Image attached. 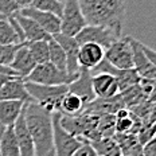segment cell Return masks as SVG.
I'll return each instance as SVG.
<instances>
[{"instance_id": "obj_9", "label": "cell", "mask_w": 156, "mask_h": 156, "mask_svg": "<svg viewBox=\"0 0 156 156\" xmlns=\"http://www.w3.org/2000/svg\"><path fill=\"white\" fill-rule=\"evenodd\" d=\"M57 43L63 48L65 55H66V71L69 76L77 78L80 76V65H78V51H80V44L76 41V38L65 37L62 34H57L53 37Z\"/></svg>"}, {"instance_id": "obj_30", "label": "cell", "mask_w": 156, "mask_h": 156, "mask_svg": "<svg viewBox=\"0 0 156 156\" xmlns=\"http://www.w3.org/2000/svg\"><path fill=\"white\" fill-rule=\"evenodd\" d=\"M73 156H98V154H97V151L93 148V145L90 143H85L74 152Z\"/></svg>"}, {"instance_id": "obj_19", "label": "cell", "mask_w": 156, "mask_h": 156, "mask_svg": "<svg viewBox=\"0 0 156 156\" xmlns=\"http://www.w3.org/2000/svg\"><path fill=\"white\" fill-rule=\"evenodd\" d=\"M26 104L27 102L8 101V100L0 101V124H3L5 128L12 126L19 119V116L22 115Z\"/></svg>"}, {"instance_id": "obj_4", "label": "cell", "mask_w": 156, "mask_h": 156, "mask_svg": "<svg viewBox=\"0 0 156 156\" xmlns=\"http://www.w3.org/2000/svg\"><path fill=\"white\" fill-rule=\"evenodd\" d=\"M76 78L67 74V71L59 70L53 63L47 62L43 65H37L31 74L26 78V82L37 83V85H46V86H59V85H69Z\"/></svg>"}, {"instance_id": "obj_14", "label": "cell", "mask_w": 156, "mask_h": 156, "mask_svg": "<svg viewBox=\"0 0 156 156\" xmlns=\"http://www.w3.org/2000/svg\"><path fill=\"white\" fill-rule=\"evenodd\" d=\"M104 59H105V50L101 46L94 44V43L80 44L78 65H80L81 69H86V70L92 71Z\"/></svg>"}, {"instance_id": "obj_35", "label": "cell", "mask_w": 156, "mask_h": 156, "mask_svg": "<svg viewBox=\"0 0 156 156\" xmlns=\"http://www.w3.org/2000/svg\"><path fill=\"white\" fill-rule=\"evenodd\" d=\"M5 126L3 124H0V144H2V140H3V136H4V132H5Z\"/></svg>"}, {"instance_id": "obj_17", "label": "cell", "mask_w": 156, "mask_h": 156, "mask_svg": "<svg viewBox=\"0 0 156 156\" xmlns=\"http://www.w3.org/2000/svg\"><path fill=\"white\" fill-rule=\"evenodd\" d=\"M35 66H37V62H35L34 58H32L27 44L23 43L18 48V51H16V54H15V58L9 67L15 71L16 76L19 78L26 80V78L31 74V71L35 69Z\"/></svg>"}, {"instance_id": "obj_13", "label": "cell", "mask_w": 156, "mask_h": 156, "mask_svg": "<svg viewBox=\"0 0 156 156\" xmlns=\"http://www.w3.org/2000/svg\"><path fill=\"white\" fill-rule=\"evenodd\" d=\"M67 90H69L70 93L80 97L86 106L89 105V104H92L94 100H96V96H94V92H93V86H92V73L86 69H81L80 76L71 83L67 85Z\"/></svg>"}, {"instance_id": "obj_32", "label": "cell", "mask_w": 156, "mask_h": 156, "mask_svg": "<svg viewBox=\"0 0 156 156\" xmlns=\"http://www.w3.org/2000/svg\"><path fill=\"white\" fill-rule=\"evenodd\" d=\"M0 76H8V77H18L16 73L11 69L9 66H4V65H0Z\"/></svg>"}, {"instance_id": "obj_3", "label": "cell", "mask_w": 156, "mask_h": 156, "mask_svg": "<svg viewBox=\"0 0 156 156\" xmlns=\"http://www.w3.org/2000/svg\"><path fill=\"white\" fill-rule=\"evenodd\" d=\"M26 89L30 94L32 102L38 104L39 106H42L51 113L59 112L61 101L65 97V94L67 93V85L46 86L26 82Z\"/></svg>"}, {"instance_id": "obj_36", "label": "cell", "mask_w": 156, "mask_h": 156, "mask_svg": "<svg viewBox=\"0 0 156 156\" xmlns=\"http://www.w3.org/2000/svg\"><path fill=\"white\" fill-rule=\"evenodd\" d=\"M152 129H154V132L156 133V122H155V124H154V125H152Z\"/></svg>"}, {"instance_id": "obj_23", "label": "cell", "mask_w": 156, "mask_h": 156, "mask_svg": "<svg viewBox=\"0 0 156 156\" xmlns=\"http://www.w3.org/2000/svg\"><path fill=\"white\" fill-rule=\"evenodd\" d=\"M0 156H19V147L12 126H8L0 144Z\"/></svg>"}, {"instance_id": "obj_18", "label": "cell", "mask_w": 156, "mask_h": 156, "mask_svg": "<svg viewBox=\"0 0 156 156\" xmlns=\"http://www.w3.org/2000/svg\"><path fill=\"white\" fill-rule=\"evenodd\" d=\"M16 19V22L20 26L22 31H23V35L26 38V42H38V41H48L53 37L48 35L43 28L41 27L38 23H35L32 19L26 18L22 14H19V11L16 14L12 15Z\"/></svg>"}, {"instance_id": "obj_15", "label": "cell", "mask_w": 156, "mask_h": 156, "mask_svg": "<svg viewBox=\"0 0 156 156\" xmlns=\"http://www.w3.org/2000/svg\"><path fill=\"white\" fill-rule=\"evenodd\" d=\"M8 100V101H23L32 102L30 94L26 89L24 80L19 77H14L4 83L0 89V101Z\"/></svg>"}, {"instance_id": "obj_7", "label": "cell", "mask_w": 156, "mask_h": 156, "mask_svg": "<svg viewBox=\"0 0 156 156\" xmlns=\"http://www.w3.org/2000/svg\"><path fill=\"white\" fill-rule=\"evenodd\" d=\"M53 129H54V152L55 156H73L74 152L82 144L80 139L70 135L61 125V113H53Z\"/></svg>"}, {"instance_id": "obj_28", "label": "cell", "mask_w": 156, "mask_h": 156, "mask_svg": "<svg viewBox=\"0 0 156 156\" xmlns=\"http://www.w3.org/2000/svg\"><path fill=\"white\" fill-rule=\"evenodd\" d=\"M18 11H19V7L16 5V3L14 0H0V12H2L5 18L12 16Z\"/></svg>"}, {"instance_id": "obj_6", "label": "cell", "mask_w": 156, "mask_h": 156, "mask_svg": "<svg viewBox=\"0 0 156 156\" xmlns=\"http://www.w3.org/2000/svg\"><path fill=\"white\" fill-rule=\"evenodd\" d=\"M122 35L117 34L115 30L105 26H92L87 24L85 28L80 31V34L76 37V41L78 44H85V43H94L101 46L104 50L109 48L115 43L116 41L121 39Z\"/></svg>"}, {"instance_id": "obj_8", "label": "cell", "mask_w": 156, "mask_h": 156, "mask_svg": "<svg viewBox=\"0 0 156 156\" xmlns=\"http://www.w3.org/2000/svg\"><path fill=\"white\" fill-rule=\"evenodd\" d=\"M105 61L119 70L133 69V51L129 37H122L105 50Z\"/></svg>"}, {"instance_id": "obj_10", "label": "cell", "mask_w": 156, "mask_h": 156, "mask_svg": "<svg viewBox=\"0 0 156 156\" xmlns=\"http://www.w3.org/2000/svg\"><path fill=\"white\" fill-rule=\"evenodd\" d=\"M129 42L133 51V69L139 77L145 80H156V70L143 50V43L132 37H129Z\"/></svg>"}, {"instance_id": "obj_27", "label": "cell", "mask_w": 156, "mask_h": 156, "mask_svg": "<svg viewBox=\"0 0 156 156\" xmlns=\"http://www.w3.org/2000/svg\"><path fill=\"white\" fill-rule=\"evenodd\" d=\"M22 44H0V65L11 66L16 51Z\"/></svg>"}, {"instance_id": "obj_38", "label": "cell", "mask_w": 156, "mask_h": 156, "mask_svg": "<svg viewBox=\"0 0 156 156\" xmlns=\"http://www.w3.org/2000/svg\"><path fill=\"white\" fill-rule=\"evenodd\" d=\"M61 2H63V0H61Z\"/></svg>"}, {"instance_id": "obj_25", "label": "cell", "mask_w": 156, "mask_h": 156, "mask_svg": "<svg viewBox=\"0 0 156 156\" xmlns=\"http://www.w3.org/2000/svg\"><path fill=\"white\" fill-rule=\"evenodd\" d=\"M48 50H50V63L57 66L59 70L66 71V55L63 48L57 43L54 38L48 41Z\"/></svg>"}, {"instance_id": "obj_29", "label": "cell", "mask_w": 156, "mask_h": 156, "mask_svg": "<svg viewBox=\"0 0 156 156\" xmlns=\"http://www.w3.org/2000/svg\"><path fill=\"white\" fill-rule=\"evenodd\" d=\"M143 156H156V133L143 145Z\"/></svg>"}, {"instance_id": "obj_11", "label": "cell", "mask_w": 156, "mask_h": 156, "mask_svg": "<svg viewBox=\"0 0 156 156\" xmlns=\"http://www.w3.org/2000/svg\"><path fill=\"white\" fill-rule=\"evenodd\" d=\"M19 14H22L26 18L32 19L35 23H38L51 37H54V35L61 32V19L57 15L50 14V12L39 11V9L32 8V7L20 9Z\"/></svg>"}, {"instance_id": "obj_12", "label": "cell", "mask_w": 156, "mask_h": 156, "mask_svg": "<svg viewBox=\"0 0 156 156\" xmlns=\"http://www.w3.org/2000/svg\"><path fill=\"white\" fill-rule=\"evenodd\" d=\"M92 86L96 98H113L120 94L117 80L108 73L92 74Z\"/></svg>"}, {"instance_id": "obj_31", "label": "cell", "mask_w": 156, "mask_h": 156, "mask_svg": "<svg viewBox=\"0 0 156 156\" xmlns=\"http://www.w3.org/2000/svg\"><path fill=\"white\" fill-rule=\"evenodd\" d=\"M143 50H144L145 55L148 57V59L151 61V63L154 65V67L156 70V50H154V48H151L148 46H145V44H143Z\"/></svg>"}, {"instance_id": "obj_5", "label": "cell", "mask_w": 156, "mask_h": 156, "mask_svg": "<svg viewBox=\"0 0 156 156\" xmlns=\"http://www.w3.org/2000/svg\"><path fill=\"white\" fill-rule=\"evenodd\" d=\"M87 26L85 16L77 0H63V9L61 15V32L65 37L76 38L82 28Z\"/></svg>"}, {"instance_id": "obj_21", "label": "cell", "mask_w": 156, "mask_h": 156, "mask_svg": "<svg viewBox=\"0 0 156 156\" xmlns=\"http://www.w3.org/2000/svg\"><path fill=\"white\" fill-rule=\"evenodd\" d=\"M97 151L98 156H122L120 145L115 137H102L97 141L90 143Z\"/></svg>"}, {"instance_id": "obj_1", "label": "cell", "mask_w": 156, "mask_h": 156, "mask_svg": "<svg viewBox=\"0 0 156 156\" xmlns=\"http://www.w3.org/2000/svg\"><path fill=\"white\" fill-rule=\"evenodd\" d=\"M24 119L34 143L35 156H55L53 113L35 102L24 105Z\"/></svg>"}, {"instance_id": "obj_16", "label": "cell", "mask_w": 156, "mask_h": 156, "mask_svg": "<svg viewBox=\"0 0 156 156\" xmlns=\"http://www.w3.org/2000/svg\"><path fill=\"white\" fill-rule=\"evenodd\" d=\"M12 129H14L16 141H18L19 156H35L34 143H32L27 124H26L24 109H23V112H22V115L19 116V119L15 121V124L12 125Z\"/></svg>"}, {"instance_id": "obj_20", "label": "cell", "mask_w": 156, "mask_h": 156, "mask_svg": "<svg viewBox=\"0 0 156 156\" xmlns=\"http://www.w3.org/2000/svg\"><path fill=\"white\" fill-rule=\"evenodd\" d=\"M85 108H86V105L83 104L82 100L67 90V93L65 94V97L62 98V101H61L59 113L63 116L73 117V116L82 115L85 112Z\"/></svg>"}, {"instance_id": "obj_34", "label": "cell", "mask_w": 156, "mask_h": 156, "mask_svg": "<svg viewBox=\"0 0 156 156\" xmlns=\"http://www.w3.org/2000/svg\"><path fill=\"white\" fill-rule=\"evenodd\" d=\"M11 78H14V77H8V76H0V89H2V86L4 85L7 81H9Z\"/></svg>"}, {"instance_id": "obj_26", "label": "cell", "mask_w": 156, "mask_h": 156, "mask_svg": "<svg viewBox=\"0 0 156 156\" xmlns=\"http://www.w3.org/2000/svg\"><path fill=\"white\" fill-rule=\"evenodd\" d=\"M31 7L37 8L39 11L54 14L61 19L62 9H63V2H61V0H32Z\"/></svg>"}, {"instance_id": "obj_2", "label": "cell", "mask_w": 156, "mask_h": 156, "mask_svg": "<svg viewBox=\"0 0 156 156\" xmlns=\"http://www.w3.org/2000/svg\"><path fill=\"white\" fill-rule=\"evenodd\" d=\"M87 24L105 26L122 35L125 0H77Z\"/></svg>"}, {"instance_id": "obj_37", "label": "cell", "mask_w": 156, "mask_h": 156, "mask_svg": "<svg viewBox=\"0 0 156 156\" xmlns=\"http://www.w3.org/2000/svg\"><path fill=\"white\" fill-rule=\"evenodd\" d=\"M2 19H5V16L2 14V12H0V20H2Z\"/></svg>"}, {"instance_id": "obj_24", "label": "cell", "mask_w": 156, "mask_h": 156, "mask_svg": "<svg viewBox=\"0 0 156 156\" xmlns=\"http://www.w3.org/2000/svg\"><path fill=\"white\" fill-rule=\"evenodd\" d=\"M0 44H22L20 38L8 18L0 20Z\"/></svg>"}, {"instance_id": "obj_33", "label": "cell", "mask_w": 156, "mask_h": 156, "mask_svg": "<svg viewBox=\"0 0 156 156\" xmlns=\"http://www.w3.org/2000/svg\"><path fill=\"white\" fill-rule=\"evenodd\" d=\"M14 2L16 3V5L19 7V11H20V9H23V8L31 7L32 0H14Z\"/></svg>"}, {"instance_id": "obj_22", "label": "cell", "mask_w": 156, "mask_h": 156, "mask_svg": "<svg viewBox=\"0 0 156 156\" xmlns=\"http://www.w3.org/2000/svg\"><path fill=\"white\" fill-rule=\"evenodd\" d=\"M50 41V39H48ZM48 41L27 42V47L34 58L37 65H43L50 62V50H48Z\"/></svg>"}]
</instances>
